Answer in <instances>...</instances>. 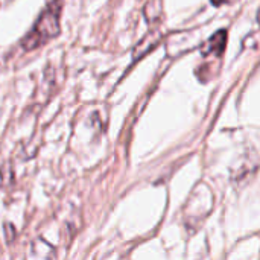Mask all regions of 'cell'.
I'll list each match as a JSON object with an SVG mask.
<instances>
[{
  "mask_svg": "<svg viewBox=\"0 0 260 260\" xmlns=\"http://www.w3.org/2000/svg\"><path fill=\"white\" fill-rule=\"evenodd\" d=\"M225 32H218L209 43H207V49H204V53H216L221 55L224 47H225Z\"/></svg>",
  "mask_w": 260,
  "mask_h": 260,
  "instance_id": "6da1fadb",
  "label": "cell"
},
{
  "mask_svg": "<svg viewBox=\"0 0 260 260\" xmlns=\"http://www.w3.org/2000/svg\"><path fill=\"white\" fill-rule=\"evenodd\" d=\"M215 5H222V3H225V2H229V0H212Z\"/></svg>",
  "mask_w": 260,
  "mask_h": 260,
  "instance_id": "7a4b0ae2",
  "label": "cell"
}]
</instances>
